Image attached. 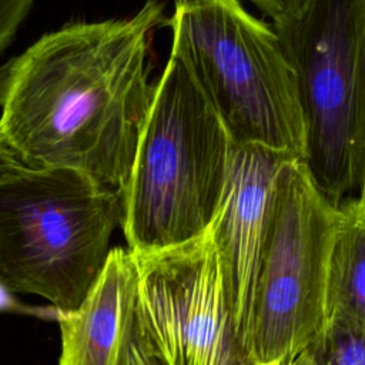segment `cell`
Here are the masks:
<instances>
[{"label": "cell", "mask_w": 365, "mask_h": 365, "mask_svg": "<svg viewBox=\"0 0 365 365\" xmlns=\"http://www.w3.org/2000/svg\"><path fill=\"white\" fill-rule=\"evenodd\" d=\"M292 66L305 123L301 158L341 207L358 194L365 154V0H311L274 24Z\"/></svg>", "instance_id": "5b68a950"}, {"label": "cell", "mask_w": 365, "mask_h": 365, "mask_svg": "<svg viewBox=\"0 0 365 365\" xmlns=\"http://www.w3.org/2000/svg\"><path fill=\"white\" fill-rule=\"evenodd\" d=\"M272 24L282 23L299 14L311 0H250Z\"/></svg>", "instance_id": "4fadbf2b"}, {"label": "cell", "mask_w": 365, "mask_h": 365, "mask_svg": "<svg viewBox=\"0 0 365 365\" xmlns=\"http://www.w3.org/2000/svg\"><path fill=\"white\" fill-rule=\"evenodd\" d=\"M342 205L315 185L295 157L281 174L258 277L252 355L285 365L308 351L328 322V269Z\"/></svg>", "instance_id": "8992f818"}, {"label": "cell", "mask_w": 365, "mask_h": 365, "mask_svg": "<svg viewBox=\"0 0 365 365\" xmlns=\"http://www.w3.org/2000/svg\"><path fill=\"white\" fill-rule=\"evenodd\" d=\"M163 3L73 23L0 66V138L31 168H68L121 192L153 103Z\"/></svg>", "instance_id": "6da1fadb"}, {"label": "cell", "mask_w": 365, "mask_h": 365, "mask_svg": "<svg viewBox=\"0 0 365 365\" xmlns=\"http://www.w3.org/2000/svg\"><path fill=\"white\" fill-rule=\"evenodd\" d=\"M27 165L17 157V154L0 138V181L19 174Z\"/></svg>", "instance_id": "9a60e30c"}, {"label": "cell", "mask_w": 365, "mask_h": 365, "mask_svg": "<svg viewBox=\"0 0 365 365\" xmlns=\"http://www.w3.org/2000/svg\"><path fill=\"white\" fill-rule=\"evenodd\" d=\"M121 221L118 190L76 170L27 167L0 181V281L58 311L74 309Z\"/></svg>", "instance_id": "277c9868"}, {"label": "cell", "mask_w": 365, "mask_h": 365, "mask_svg": "<svg viewBox=\"0 0 365 365\" xmlns=\"http://www.w3.org/2000/svg\"><path fill=\"white\" fill-rule=\"evenodd\" d=\"M285 365H318L314 354L311 349L302 352L301 355H298L295 359H292L291 362L285 364Z\"/></svg>", "instance_id": "e0dca14e"}, {"label": "cell", "mask_w": 365, "mask_h": 365, "mask_svg": "<svg viewBox=\"0 0 365 365\" xmlns=\"http://www.w3.org/2000/svg\"><path fill=\"white\" fill-rule=\"evenodd\" d=\"M295 157L258 144L232 143L211 222L232 319L251 355L257 285L277 188L282 171Z\"/></svg>", "instance_id": "ba28073f"}, {"label": "cell", "mask_w": 365, "mask_h": 365, "mask_svg": "<svg viewBox=\"0 0 365 365\" xmlns=\"http://www.w3.org/2000/svg\"><path fill=\"white\" fill-rule=\"evenodd\" d=\"M165 23L171 53L185 63L232 143L304 157L297 80L274 24L241 0H174Z\"/></svg>", "instance_id": "3957f363"}, {"label": "cell", "mask_w": 365, "mask_h": 365, "mask_svg": "<svg viewBox=\"0 0 365 365\" xmlns=\"http://www.w3.org/2000/svg\"><path fill=\"white\" fill-rule=\"evenodd\" d=\"M309 349L318 365H365V321L329 319Z\"/></svg>", "instance_id": "8fae6325"}, {"label": "cell", "mask_w": 365, "mask_h": 365, "mask_svg": "<svg viewBox=\"0 0 365 365\" xmlns=\"http://www.w3.org/2000/svg\"><path fill=\"white\" fill-rule=\"evenodd\" d=\"M356 201L361 204H365V154H364V167H362V177H361V184L358 188V194L355 197Z\"/></svg>", "instance_id": "ac0fdd59"}, {"label": "cell", "mask_w": 365, "mask_h": 365, "mask_svg": "<svg viewBox=\"0 0 365 365\" xmlns=\"http://www.w3.org/2000/svg\"><path fill=\"white\" fill-rule=\"evenodd\" d=\"M124 365H164V364L141 344V341L138 339L134 331Z\"/></svg>", "instance_id": "5bb4252c"}, {"label": "cell", "mask_w": 365, "mask_h": 365, "mask_svg": "<svg viewBox=\"0 0 365 365\" xmlns=\"http://www.w3.org/2000/svg\"><path fill=\"white\" fill-rule=\"evenodd\" d=\"M33 0H0V51L13 40Z\"/></svg>", "instance_id": "7c38bea8"}, {"label": "cell", "mask_w": 365, "mask_h": 365, "mask_svg": "<svg viewBox=\"0 0 365 365\" xmlns=\"http://www.w3.org/2000/svg\"><path fill=\"white\" fill-rule=\"evenodd\" d=\"M138 269L133 251L111 248L83 302L58 311L57 365H124L135 327Z\"/></svg>", "instance_id": "9c48e42d"}, {"label": "cell", "mask_w": 365, "mask_h": 365, "mask_svg": "<svg viewBox=\"0 0 365 365\" xmlns=\"http://www.w3.org/2000/svg\"><path fill=\"white\" fill-rule=\"evenodd\" d=\"M328 321H365V204H342L328 269ZM328 324V322H327Z\"/></svg>", "instance_id": "30bf717a"}, {"label": "cell", "mask_w": 365, "mask_h": 365, "mask_svg": "<svg viewBox=\"0 0 365 365\" xmlns=\"http://www.w3.org/2000/svg\"><path fill=\"white\" fill-rule=\"evenodd\" d=\"M231 138L174 53L155 81L135 158L121 190L128 250L150 252L188 241L212 222Z\"/></svg>", "instance_id": "7a4b0ae2"}, {"label": "cell", "mask_w": 365, "mask_h": 365, "mask_svg": "<svg viewBox=\"0 0 365 365\" xmlns=\"http://www.w3.org/2000/svg\"><path fill=\"white\" fill-rule=\"evenodd\" d=\"M10 289L0 281V311H17V312H24V314H31V315H40V317H47L43 312L54 315L57 318L58 309L51 308V309H37V308H27L23 305H19L17 301L10 295Z\"/></svg>", "instance_id": "2e32d148"}, {"label": "cell", "mask_w": 365, "mask_h": 365, "mask_svg": "<svg viewBox=\"0 0 365 365\" xmlns=\"http://www.w3.org/2000/svg\"><path fill=\"white\" fill-rule=\"evenodd\" d=\"M134 257V331L164 365H258L238 336L211 224L188 241Z\"/></svg>", "instance_id": "52a82bcc"}]
</instances>
